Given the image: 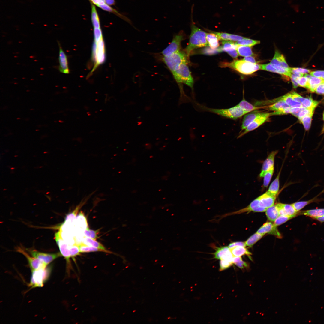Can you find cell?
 Listing matches in <instances>:
<instances>
[{"instance_id": "cell-1", "label": "cell", "mask_w": 324, "mask_h": 324, "mask_svg": "<svg viewBox=\"0 0 324 324\" xmlns=\"http://www.w3.org/2000/svg\"><path fill=\"white\" fill-rule=\"evenodd\" d=\"M191 29L189 42L185 50L188 57L194 50L209 46L206 38L207 33L197 27L193 22L191 24Z\"/></svg>"}, {"instance_id": "cell-2", "label": "cell", "mask_w": 324, "mask_h": 324, "mask_svg": "<svg viewBox=\"0 0 324 324\" xmlns=\"http://www.w3.org/2000/svg\"><path fill=\"white\" fill-rule=\"evenodd\" d=\"M221 67H228L244 75H250L260 69V64H254L244 59L235 60L230 62H223Z\"/></svg>"}, {"instance_id": "cell-3", "label": "cell", "mask_w": 324, "mask_h": 324, "mask_svg": "<svg viewBox=\"0 0 324 324\" xmlns=\"http://www.w3.org/2000/svg\"><path fill=\"white\" fill-rule=\"evenodd\" d=\"M199 105L203 110L234 120L241 117L247 113L237 105L232 107L226 109L212 108L200 105Z\"/></svg>"}, {"instance_id": "cell-4", "label": "cell", "mask_w": 324, "mask_h": 324, "mask_svg": "<svg viewBox=\"0 0 324 324\" xmlns=\"http://www.w3.org/2000/svg\"><path fill=\"white\" fill-rule=\"evenodd\" d=\"M187 64H181L172 74L178 83L184 84L193 89L194 81Z\"/></svg>"}, {"instance_id": "cell-5", "label": "cell", "mask_w": 324, "mask_h": 324, "mask_svg": "<svg viewBox=\"0 0 324 324\" xmlns=\"http://www.w3.org/2000/svg\"><path fill=\"white\" fill-rule=\"evenodd\" d=\"M188 57L185 53L178 51L170 55L164 56L163 60L172 73L181 64L184 63H187Z\"/></svg>"}, {"instance_id": "cell-6", "label": "cell", "mask_w": 324, "mask_h": 324, "mask_svg": "<svg viewBox=\"0 0 324 324\" xmlns=\"http://www.w3.org/2000/svg\"><path fill=\"white\" fill-rule=\"evenodd\" d=\"M51 268L47 266L44 268L32 271L29 284L32 288L41 287L50 276Z\"/></svg>"}, {"instance_id": "cell-7", "label": "cell", "mask_w": 324, "mask_h": 324, "mask_svg": "<svg viewBox=\"0 0 324 324\" xmlns=\"http://www.w3.org/2000/svg\"><path fill=\"white\" fill-rule=\"evenodd\" d=\"M96 43V48L92 49V59L94 65L91 73L99 65L104 63L106 60V48L103 38Z\"/></svg>"}, {"instance_id": "cell-8", "label": "cell", "mask_w": 324, "mask_h": 324, "mask_svg": "<svg viewBox=\"0 0 324 324\" xmlns=\"http://www.w3.org/2000/svg\"><path fill=\"white\" fill-rule=\"evenodd\" d=\"M183 38L182 34L180 32L176 35L170 44L162 52L164 56H169L179 51L181 42Z\"/></svg>"}, {"instance_id": "cell-9", "label": "cell", "mask_w": 324, "mask_h": 324, "mask_svg": "<svg viewBox=\"0 0 324 324\" xmlns=\"http://www.w3.org/2000/svg\"><path fill=\"white\" fill-rule=\"evenodd\" d=\"M56 242L58 246L62 256L66 259L67 264V267L70 268V259L71 258L70 250V245L61 238L56 233L55 235Z\"/></svg>"}, {"instance_id": "cell-10", "label": "cell", "mask_w": 324, "mask_h": 324, "mask_svg": "<svg viewBox=\"0 0 324 324\" xmlns=\"http://www.w3.org/2000/svg\"><path fill=\"white\" fill-rule=\"evenodd\" d=\"M31 255L48 265L51 262L62 256L60 253H47L40 252L34 250L28 251Z\"/></svg>"}, {"instance_id": "cell-11", "label": "cell", "mask_w": 324, "mask_h": 324, "mask_svg": "<svg viewBox=\"0 0 324 324\" xmlns=\"http://www.w3.org/2000/svg\"><path fill=\"white\" fill-rule=\"evenodd\" d=\"M16 250L18 252L22 254L26 258L32 271L45 268L48 266V265L38 258L33 256L32 257L30 256L26 251L20 247L17 248Z\"/></svg>"}, {"instance_id": "cell-12", "label": "cell", "mask_w": 324, "mask_h": 324, "mask_svg": "<svg viewBox=\"0 0 324 324\" xmlns=\"http://www.w3.org/2000/svg\"><path fill=\"white\" fill-rule=\"evenodd\" d=\"M291 108L284 100L280 98L276 103L269 106V109L275 111L272 113V115H280L290 113Z\"/></svg>"}, {"instance_id": "cell-13", "label": "cell", "mask_w": 324, "mask_h": 324, "mask_svg": "<svg viewBox=\"0 0 324 324\" xmlns=\"http://www.w3.org/2000/svg\"><path fill=\"white\" fill-rule=\"evenodd\" d=\"M271 115H272V113L262 112L248 126L243 132L241 134L239 137L256 129L266 121Z\"/></svg>"}, {"instance_id": "cell-14", "label": "cell", "mask_w": 324, "mask_h": 324, "mask_svg": "<svg viewBox=\"0 0 324 324\" xmlns=\"http://www.w3.org/2000/svg\"><path fill=\"white\" fill-rule=\"evenodd\" d=\"M260 69L262 70L277 73L288 77H290L291 75L290 67L286 68L270 63L260 64Z\"/></svg>"}, {"instance_id": "cell-15", "label": "cell", "mask_w": 324, "mask_h": 324, "mask_svg": "<svg viewBox=\"0 0 324 324\" xmlns=\"http://www.w3.org/2000/svg\"><path fill=\"white\" fill-rule=\"evenodd\" d=\"M57 41L59 47V66L58 68L59 70L61 73L66 74H69L70 71L67 56L62 49L60 42L58 40Z\"/></svg>"}, {"instance_id": "cell-16", "label": "cell", "mask_w": 324, "mask_h": 324, "mask_svg": "<svg viewBox=\"0 0 324 324\" xmlns=\"http://www.w3.org/2000/svg\"><path fill=\"white\" fill-rule=\"evenodd\" d=\"M215 258L224 260L232 262L233 256L228 247L224 246L218 248L214 253Z\"/></svg>"}, {"instance_id": "cell-17", "label": "cell", "mask_w": 324, "mask_h": 324, "mask_svg": "<svg viewBox=\"0 0 324 324\" xmlns=\"http://www.w3.org/2000/svg\"><path fill=\"white\" fill-rule=\"evenodd\" d=\"M276 198V195L268 191L258 197L260 206L266 208L274 205Z\"/></svg>"}, {"instance_id": "cell-18", "label": "cell", "mask_w": 324, "mask_h": 324, "mask_svg": "<svg viewBox=\"0 0 324 324\" xmlns=\"http://www.w3.org/2000/svg\"><path fill=\"white\" fill-rule=\"evenodd\" d=\"M278 152V151L272 152L264 160L260 174V178L263 177L266 172L274 166L275 157Z\"/></svg>"}, {"instance_id": "cell-19", "label": "cell", "mask_w": 324, "mask_h": 324, "mask_svg": "<svg viewBox=\"0 0 324 324\" xmlns=\"http://www.w3.org/2000/svg\"><path fill=\"white\" fill-rule=\"evenodd\" d=\"M257 233L265 235L268 233L280 237L281 235L277 228V226L270 222L265 223L257 231Z\"/></svg>"}, {"instance_id": "cell-20", "label": "cell", "mask_w": 324, "mask_h": 324, "mask_svg": "<svg viewBox=\"0 0 324 324\" xmlns=\"http://www.w3.org/2000/svg\"><path fill=\"white\" fill-rule=\"evenodd\" d=\"M270 63L286 68H290L284 56L277 50H275L274 57Z\"/></svg>"}, {"instance_id": "cell-21", "label": "cell", "mask_w": 324, "mask_h": 324, "mask_svg": "<svg viewBox=\"0 0 324 324\" xmlns=\"http://www.w3.org/2000/svg\"><path fill=\"white\" fill-rule=\"evenodd\" d=\"M262 113L259 111H254L245 115L243 118L241 125L242 130L245 129L250 123Z\"/></svg>"}, {"instance_id": "cell-22", "label": "cell", "mask_w": 324, "mask_h": 324, "mask_svg": "<svg viewBox=\"0 0 324 324\" xmlns=\"http://www.w3.org/2000/svg\"><path fill=\"white\" fill-rule=\"evenodd\" d=\"M267 208L261 207L260 205L259 200L258 198L253 200L247 207L240 211L242 212H245L253 211L256 212H262L266 211Z\"/></svg>"}, {"instance_id": "cell-23", "label": "cell", "mask_w": 324, "mask_h": 324, "mask_svg": "<svg viewBox=\"0 0 324 324\" xmlns=\"http://www.w3.org/2000/svg\"><path fill=\"white\" fill-rule=\"evenodd\" d=\"M75 226L79 230L84 231L88 228L86 218L82 212L77 216Z\"/></svg>"}, {"instance_id": "cell-24", "label": "cell", "mask_w": 324, "mask_h": 324, "mask_svg": "<svg viewBox=\"0 0 324 324\" xmlns=\"http://www.w3.org/2000/svg\"><path fill=\"white\" fill-rule=\"evenodd\" d=\"M210 33H207L206 38L209 46L212 49L218 48L219 46V39L215 34L209 32Z\"/></svg>"}, {"instance_id": "cell-25", "label": "cell", "mask_w": 324, "mask_h": 324, "mask_svg": "<svg viewBox=\"0 0 324 324\" xmlns=\"http://www.w3.org/2000/svg\"><path fill=\"white\" fill-rule=\"evenodd\" d=\"M300 214L314 219L324 215V208L307 210L302 211Z\"/></svg>"}, {"instance_id": "cell-26", "label": "cell", "mask_w": 324, "mask_h": 324, "mask_svg": "<svg viewBox=\"0 0 324 324\" xmlns=\"http://www.w3.org/2000/svg\"><path fill=\"white\" fill-rule=\"evenodd\" d=\"M266 213L268 219L272 222H274L279 215L276 205L267 208L266 211Z\"/></svg>"}, {"instance_id": "cell-27", "label": "cell", "mask_w": 324, "mask_h": 324, "mask_svg": "<svg viewBox=\"0 0 324 324\" xmlns=\"http://www.w3.org/2000/svg\"><path fill=\"white\" fill-rule=\"evenodd\" d=\"M308 79V83L307 87L311 92H315L318 86L324 81L321 78L311 76Z\"/></svg>"}, {"instance_id": "cell-28", "label": "cell", "mask_w": 324, "mask_h": 324, "mask_svg": "<svg viewBox=\"0 0 324 324\" xmlns=\"http://www.w3.org/2000/svg\"><path fill=\"white\" fill-rule=\"evenodd\" d=\"M209 32L217 35L219 40L237 41L238 39V36L237 35L211 31H209Z\"/></svg>"}, {"instance_id": "cell-29", "label": "cell", "mask_w": 324, "mask_h": 324, "mask_svg": "<svg viewBox=\"0 0 324 324\" xmlns=\"http://www.w3.org/2000/svg\"><path fill=\"white\" fill-rule=\"evenodd\" d=\"M82 243L85 245L105 250H107L105 247L101 243L91 238L85 237L82 238Z\"/></svg>"}, {"instance_id": "cell-30", "label": "cell", "mask_w": 324, "mask_h": 324, "mask_svg": "<svg viewBox=\"0 0 324 324\" xmlns=\"http://www.w3.org/2000/svg\"><path fill=\"white\" fill-rule=\"evenodd\" d=\"M236 50L238 55L242 56L245 57L252 56L254 55L252 51L251 47L238 44Z\"/></svg>"}, {"instance_id": "cell-31", "label": "cell", "mask_w": 324, "mask_h": 324, "mask_svg": "<svg viewBox=\"0 0 324 324\" xmlns=\"http://www.w3.org/2000/svg\"><path fill=\"white\" fill-rule=\"evenodd\" d=\"M320 193L309 200L296 202L292 204V205L296 211L298 212L308 205L318 201L319 199L317 198V196L320 195Z\"/></svg>"}, {"instance_id": "cell-32", "label": "cell", "mask_w": 324, "mask_h": 324, "mask_svg": "<svg viewBox=\"0 0 324 324\" xmlns=\"http://www.w3.org/2000/svg\"><path fill=\"white\" fill-rule=\"evenodd\" d=\"M79 247L80 252L87 253L94 252H103L108 253H112L111 252L108 250H105L102 249L98 248L88 246L82 243L78 245Z\"/></svg>"}, {"instance_id": "cell-33", "label": "cell", "mask_w": 324, "mask_h": 324, "mask_svg": "<svg viewBox=\"0 0 324 324\" xmlns=\"http://www.w3.org/2000/svg\"><path fill=\"white\" fill-rule=\"evenodd\" d=\"M230 249L234 257L241 256L245 254L248 255L251 254L244 247L237 246Z\"/></svg>"}, {"instance_id": "cell-34", "label": "cell", "mask_w": 324, "mask_h": 324, "mask_svg": "<svg viewBox=\"0 0 324 324\" xmlns=\"http://www.w3.org/2000/svg\"><path fill=\"white\" fill-rule=\"evenodd\" d=\"M91 20L94 28H101L98 14L95 6L93 4L92 5Z\"/></svg>"}, {"instance_id": "cell-35", "label": "cell", "mask_w": 324, "mask_h": 324, "mask_svg": "<svg viewBox=\"0 0 324 324\" xmlns=\"http://www.w3.org/2000/svg\"><path fill=\"white\" fill-rule=\"evenodd\" d=\"M280 98L284 100L291 107H303L301 103L296 101L292 98L290 93L285 94L280 97Z\"/></svg>"}, {"instance_id": "cell-36", "label": "cell", "mask_w": 324, "mask_h": 324, "mask_svg": "<svg viewBox=\"0 0 324 324\" xmlns=\"http://www.w3.org/2000/svg\"><path fill=\"white\" fill-rule=\"evenodd\" d=\"M280 171V170L279 172L276 177L270 185L268 190L270 193L276 195L278 193L279 188V178Z\"/></svg>"}, {"instance_id": "cell-37", "label": "cell", "mask_w": 324, "mask_h": 324, "mask_svg": "<svg viewBox=\"0 0 324 324\" xmlns=\"http://www.w3.org/2000/svg\"><path fill=\"white\" fill-rule=\"evenodd\" d=\"M222 46L220 48L221 51L223 50L227 52L235 50H236L238 44L232 41L222 40Z\"/></svg>"}, {"instance_id": "cell-38", "label": "cell", "mask_w": 324, "mask_h": 324, "mask_svg": "<svg viewBox=\"0 0 324 324\" xmlns=\"http://www.w3.org/2000/svg\"><path fill=\"white\" fill-rule=\"evenodd\" d=\"M247 113L259 108V107L252 105L243 99L237 105Z\"/></svg>"}, {"instance_id": "cell-39", "label": "cell", "mask_w": 324, "mask_h": 324, "mask_svg": "<svg viewBox=\"0 0 324 324\" xmlns=\"http://www.w3.org/2000/svg\"><path fill=\"white\" fill-rule=\"evenodd\" d=\"M302 106L305 108L315 109L319 104V102L313 99L311 97L304 98L301 103Z\"/></svg>"}, {"instance_id": "cell-40", "label": "cell", "mask_w": 324, "mask_h": 324, "mask_svg": "<svg viewBox=\"0 0 324 324\" xmlns=\"http://www.w3.org/2000/svg\"><path fill=\"white\" fill-rule=\"evenodd\" d=\"M238 44L252 47L260 43L259 40H254L245 38L244 39L236 41V42Z\"/></svg>"}, {"instance_id": "cell-41", "label": "cell", "mask_w": 324, "mask_h": 324, "mask_svg": "<svg viewBox=\"0 0 324 324\" xmlns=\"http://www.w3.org/2000/svg\"><path fill=\"white\" fill-rule=\"evenodd\" d=\"M264 235L257 232L250 236L245 242L246 246L251 247L260 239Z\"/></svg>"}, {"instance_id": "cell-42", "label": "cell", "mask_w": 324, "mask_h": 324, "mask_svg": "<svg viewBox=\"0 0 324 324\" xmlns=\"http://www.w3.org/2000/svg\"><path fill=\"white\" fill-rule=\"evenodd\" d=\"M283 208L287 216L295 217L298 212L295 210L292 204H282Z\"/></svg>"}, {"instance_id": "cell-43", "label": "cell", "mask_w": 324, "mask_h": 324, "mask_svg": "<svg viewBox=\"0 0 324 324\" xmlns=\"http://www.w3.org/2000/svg\"><path fill=\"white\" fill-rule=\"evenodd\" d=\"M274 169V166L267 171L264 175L263 183L264 187L267 188L268 187L273 174Z\"/></svg>"}, {"instance_id": "cell-44", "label": "cell", "mask_w": 324, "mask_h": 324, "mask_svg": "<svg viewBox=\"0 0 324 324\" xmlns=\"http://www.w3.org/2000/svg\"><path fill=\"white\" fill-rule=\"evenodd\" d=\"M232 262L233 264H235L241 269L247 268L248 266L247 263L243 261L241 256L233 257Z\"/></svg>"}, {"instance_id": "cell-45", "label": "cell", "mask_w": 324, "mask_h": 324, "mask_svg": "<svg viewBox=\"0 0 324 324\" xmlns=\"http://www.w3.org/2000/svg\"><path fill=\"white\" fill-rule=\"evenodd\" d=\"M294 217V216L279 215L274 221V224L276 226H279Z\"/></svg>"}, {"instance_id": "cell-46", "label": "cell", "mask_w": 324, "mask_h": 324, "mask_svg": "<svg viewBox=\"0 0 324 324\" xmlns=\"http://www.w3.org/2000/svg\"><path fill=\"white\" fill-rule=\"evenodd\" d=\"M84 235L87 237L91 238L94 240L98 238V234L99 233L98 230H90L89 228L83 231Z\"/></svg>"}, {"instance_id": "cell-47", "label": "cell", "mask_w": 324, "mask_h": 324, "mask_svg": "<svg viewBox=\"0 0 324 324\" xmlns=\"http://www.w3.org/2000/svg\"><path fill=\"white\" fill-rule=\"evenodd\" d=\"M312 116L307 115L302 117L300 121L302 123L306 130L310 128L312 121Z\"/></svg>"}, {"instance_id": "cell-48", "label": "cell", "mask_w": 324, "mask_h": 324, "mask_svg": "<svg viewBox=\"0 0 324 324\" xmlns=\"http://www.w3.org/2000/svg\"><path fill=\"white\" fill-rule=\"evenodd\" d=\"M315 109L304 108L298 113L297 118L299 120L303 117L307 115L312 116Z\"/></svg>"}, {"instance_id": "cell-49", "label": "cell", "mask_w": 324, "mask_h": 324, "mask_svg": "<svg viewBox=\"0 0 324 324\" xmlns=\"http://www.w3.org/2000/svg\"><path fill=\"white\" fill-rule=\"evenodd\" d=\"M94 41L96 43L99 42L103 38L101 28H94Z\"/></svg>"}, {"instance_id": "cell-50", "label": "cell", "mask_w": 324, "mask_h": 324, "mask_svg": "<svg viewBox=\"0 0 324 324\" xmlns=\"http://www.w3.org/2000/svg\"><path fill=\"white\" fill-rule=\"evenodd\" d=\"M304 74L298 73H291L290 78L291 79L293 88H296L299 86L296 81V79L298 77L303 76L304 75Z\"/></svg>"}, {"instance_id": "cell-51", "label": "cell", "mask_w": 324, "mask_h": 324, "mask_svg": "<svg viewBox=\"0 0 324 324\" xmlns=\"http://www.w3.org/2000/svg\"><path fill=\"white\" fill-rule=\"evenodd\" d=\"M308 79L305 76H302L297 78L296 80V82L298 83V86L305 87L307 88Z\"/></svg>"}, {"instance_id": "cell-52", "label": "cell", "mask_w": 324, "mask_h": 324, "mask_svg": "<svg viewBox=\"0 0 324 324\" xmlns=\"http://www.w3.org/2000/svg\"><path fill=\"white\" fill-rule=\"evenodd\" d=\"M233 264L232 262L224 260H220V270L222 271L228 268Z\"/></svg>"}, {"instance_id": "cell-53", "label": "cell", "mask_w": 324, "mask_h": 324, "mask_svg": "<svg viewBox=\"0 0 324 324\" xmlns=\"http://www.w3.org/2000/svg\"><path fill=\"white\" fill-rule=\"evenodd\" d=\"M311 71L310 70L303 68H290V72L291 74L298 73L304 74L310 73Z\"/></svg>"}, {"instance_id": "cell-54", "label": "cell", "mask_w": 324, "mask_h": 324, "mask_svg": "<svg viewBox=\"0 0 324 324\" xmlns=\"http://www.w3.org/2000/svg\"><path fill=\"white\" fill-rule=\"evenodd\" d=\"M290 93L292 98L296 101L301 103L304 98L295 92H292Z\"/></svg>"}, {"instance_id": "cell-55", "label": "cell", "mask_w": 324, "mask_h": 324, "mask_svg": "<svg viewBox=\"0 0 324 324\" xmlns=\"http://www.w3.org/2000/svg\"><path fill=\"white\" fill-rule=\"evenodd\" d=\"M310 74L312 76L321 78L324 80V71L317 70L311 72Z\"/></svg>"}, {"instance_id": "cell-56", "label": "cell", "mask_w": 324, "mask_h": 324, "mask_svg": "<svg viewBox=\"0 0 324 324\" xmlns=\"http://www.w3.org/2000/svg\"><path fill=\"white\" fill-rule=\"evenodd\" d=\"M304 108L303 107H291L290 110V113L293 115L297 117L299 112L302 110L304 109Z\"/></svg>"}, {"instance_id": "cell-57", "label": "cell", "mask_w": 324, "mask_h": 324, "mask_svg": "<svg viewBox=\"0 0 324 324\" xmlns=\"http://www.w3.org/2000/svg\"><path fill=\"white\" fill-rule=\"evenodd\" d=\"M315 92L319 94H324V81L316 88Z\"/></svg>"}, {"instance_id": "cell-58", "label": "cell", "mask_w": 324, "mask_h": 324, "mask_svg": "<svg viewBox=\"0 0 324 324\" xmlns=\"http://www.w3.org/2000/svg\"><path fill=\"white\" fill-rule=\"evenodd\" d=\"M246 246L245 243L242 242H236L232 243L230 244L228 247L229 248H230L234 247L237 246H241L245 247Z\"/></svg>"}, {"instance_id": "cell-59", "label": "cell", "mask_w": 324, "mask_h": 324, "mask_svg": "<svg viewBox=\"0 0 324 324\" xmlns=\"http://www.w3.org/2000/svg\"><path fill=\"white\" fill-rule=\"evenodd\" d=\"M244 60L254 64H257L256 62L255 58L252 56H249L244 57L243 58Z\"/></svg>"}, {"instance_id": "cell-60", "label": "cell", "mask_w": 324, "mask_h": 324, "mask_svg": "<svg viewBox=\"0 0 324 324\" xmlns=\"http://www.w3.org/2000/svg\"><path fill=\"white\" fill-rule=\"evenodd\" d=\"M90 1L92 4L96 5L97 6L106 3L105 2L103 1L102 0H90Z\"/></svg>"}, {"instance_id": "cell-61", "label": "cell", "mask_w": 324, "mask_h": 324, "mask_svg": "<svg viewBox=\"0 0 324 324\" xmlns=\"http://www.w3.org/2000/svg\"><path fill=\"white\" fill-rule=\"evenodd\" d=\"M227 53L234 58H237L239 55L236 50L228 52Z\"/></svg>"}, {"instance_id": "cell-62", "label": "cell", "mask_w": 324, "mask_h": 324, "mask_svg": "<svg viewBox=\"0 0 324 324\" xmlns=\"http://www.w3.org/2000/svg\"><path fill=\"white\" fill-rule=\"evenodd\" d=\"M104 1L105 3L109 6L114 5L116 3L115 0H104Z\"/></svg>"}, {"instance_id": "cell-63", "label": "cell", "mask_w": 324, "mask_h": 324, "mask_svg": "<svg viewBox=\"0 0 324 324\" xmlns=\"http://www.w3.org/2000/svg\"><path fill=\"white\" fill-rule=\"evenodd\" d=\"M314 219L321 222H324V215L314 218Z\"/></svg>"}, {"instance_id": "cell-64", "label": "cell", "mask_w": 324, "mask_h": 324, "mask_svg": "<svg viewBox=\"0 0 324 324\" xmlns=\"http://www.w3.org/2000/svg\"><path fill=\"white\" fill-rule=\"evenodd\" d=\"M323 120H324V114H323ZM323 131H324V127H323V130H322V132H323Z\"/></svg>"}]
</instances>
